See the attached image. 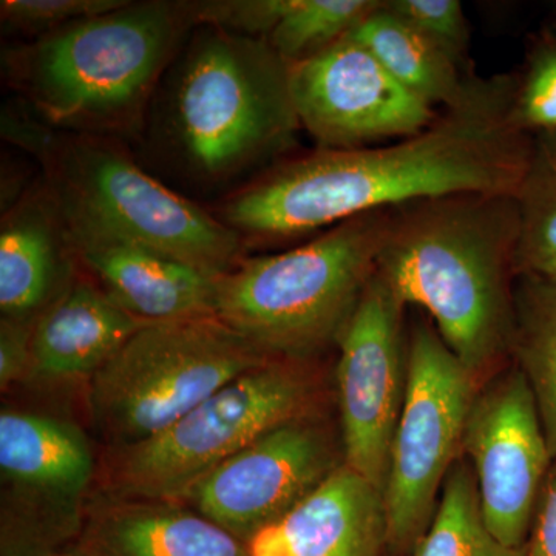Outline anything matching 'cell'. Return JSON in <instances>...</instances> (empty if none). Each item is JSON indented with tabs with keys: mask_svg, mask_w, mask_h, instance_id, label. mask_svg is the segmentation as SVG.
<instances>
[{
	"mask_svg": "<svg viewBox=\"0 0 556 556\" xmlns=\"http://www.w3.org/2000/svg\"><path fill=\"white\" fill-rule=\"evenodd\" d=\"M348 35L367 47L402 86L433 108L445 109L459 100L470 80L460 73L459 62L387 10L386 2Z\"/></svg>",
	"mask_w": 556,
	"mask_h": 556,
	"instance_id": "20",
	"label": "cell"
},
{
	"mask_svg": "<svg viewBox=\"0 0 556 556\" xmlns=\"http://www.w3.org/2000/svg\"><path fill=\"white\" fill-rule=\"evenodd\" d=\"M386 9L422 33L456 62L468 46V27L457 0H388Z\"/></svg>",
	"mask_w": 556,
	"mask_h": 556,
	"instance_id": "27",
	"label": "cell"
},
{
	"mask_svg": "<svg viewBox=\"0 0 556 556\" xmlns=\"http://www.w3.org/2000/svg\"><path fill=\"white\" fill-rule=\"evenodd\" d=\"M526 556H556V459L538 497Z\"/></svg>",
	"mask_w": 556,
	"mask_h": 556,
	"instance_id": "30",
	"label": "cell"
},
{
	"mask_svg": "<svg viewBox=\"0 0 556 556\" xmlns=\"http://www.w3.org/2000/svg\"><path fill=\"white\" fill-rule=\"evenodd\" d=\"M80 273L64 212L43 179L0 219V313L36 321Z\"/></svg>",
	"mask_w": 556,
	"mask_h": 556,
	"instance_id": "17",
	"label": "cell"
},
{
	"mask_svg": "<svg viewBox=\"0 0 556 556\" xmlns=\"http://www.w3.org/2000/svg\"><path fill=\"white\" fill-rule=\"evenodd\" d=\"M300 129L288 62L266 40L197 25L161 79L144 131L166 174L212 193L268 170Z\"/></svg>",
	"mask_w": 556,
	"mask_h": 556,
	"instance_id": "2",
	"label": "cell"
},
{
	"mask_svg": "<svg viewBox=\"0 0 556 556\" xmlns=\"http://www.w3.org/2000/svg\"><path fill=\"white\" fill-rule=\"evenodd\" d=\"M518 239L517 197L464 193L394 208L379 251V276L479 386L510 357Z\"/></svg>",
	"mask_w": 556,
	"mask_h": 556,
	"instance_id": "3",
	"label": "cell"
},
{
	"mask_svg": "<svg viewBox=\"0 0 556 556\" xmlns=\"http://www.w3.org/2000/svg\"><path fill=\"white\" fill-rule=\"evenodd\" d=\"M289 87L300 126L318 149H365L415 137L439 116L350 35L289 65Z\"/></svg>",
	"mask_w": 556,
	"mask_h": 556,
	"instance_id": "13",
	"label": "cell"
},
{
	"mask_svg": "<svg viewBox=\"0 0 556 556\" xmlns=\"http://www.w3.org/2000/svg\"><path fill=\"white\" fill-rule=\"evenodd\" d=\"M479 383L431 321L408 336L407 393L399 416L383 497L387 555L407 556L427 532Z\"/></svg>",
	"mask_w": 556,
	"mask_h": 556,
	"instance_id": "9",
	"label": "cell"
},
{
	"mask_svg": "<svg viewBox=\"0 0 556 556\" xmlns=\"http://www.w3.org/2000/svg\"><path fill=\"white\" fill-rule=\"evenodd\" d=\"M380 5L378 0H288L266 42L281 60L295 64L338 42Z\"/></svg>",
	"mask_w": 556,
	"mask_h": 556,
	"instance_id": "24",
	"label": "cell"
},
{
	"mask_svg": "<svg viewBox=\"0 0 556 556\" xmlns=\"http://www.w3.org/2000/svg\"><path fill=\"white\" fill-rule=\"evenodd\" d=\"M311 362L270 361L212 394L156 437L109 450L105 495L179 501L215 468L289 420L318 412Z\"/></svg>",
	"mask_w": 556,
	"mask_h": 556,
	"instance_id": "8",
	"label": "cell"
},
{
	"mask_svg": "<svg viewBox=\"0 0 556 556\" xmlns=\"http://www.w3.org/2000/svg\"><path fill=\"white\" fill-rule=\"evenodd\" d=\"M42 556H79V555L72 554V555H42Z\"/></svg>",
	"mask_w": 556,
	"mask_h": 556,
	"instance_id": "31",
	"label": "cell"
},
{
	"mask_svg": "<svg viewBox=\"0 0 556 556\" xmlns=\"http://www.w3.org/2000/svg\"><path fill=\"white\" fill-rule=\"evenodd\" d=\"M515 197L518 277L556 283V131L536 135L529 169Z\"/></svg>",
	"mask_w": 556,
	"mask_h": 556,
	"instance_id": "23",
	"label": "cell"
},
{
	"mask_svg": "<svg viewBox=\"0 0 556 556\" xmlns=\"http://www.w3.org/2000/svg\"><path fill=\"white\" fill-rule=\"evenodd\" d=\"M35 324L0 317V388L3 393L20 380L30 378Z\"/></svg>",
	"mask_w": 556,
	"mask_h": 556,
	"instance_id": "29",
	"label": "cell"
},
{
	"mask_svg": "<svg viewBox=\"0 0 556 556\" xmlns=\"http://www.w3.org/2000/svg\"><path fill=\"white\" fill-rule=\"evenodd\" d=\"M79 556H248L247 544L186 504L104 495L86 508Z\"/></svg>",
	"mask_w": 556,
	"mask_h": 556,
	"instance_id": "18",
	"label": "cell"
},
{
	"mask_svg": "<svg viewBox=\"0 0 556 556\" xmlns=\"http://www.w3.org/2000/svg\"><path fill=\"white\" fill-rule=\"evenodd\" d=\"M127 0H2L3 28L28 40L42 38L75 22L119 9Z\"/></svg>",
	"mask_w": 556,
	"mask_h": 556,
	"instance_id": "25",
	"label": "cell"
},
{
	"mask_svg": "<svg viewBox=\"0 0 556 556\" xmlns=\"http://www.w3.org/2000/svg\"><path fill=\"white\" fill-rule=\"evenodd\" d=\"M142 325L80 268L36 320L30 376L50 382L90 380Z\"/></svg>",
	"mask_w": 556,
	"mask_h": 556,
	"instance_id": "19",
	"label": "cell"
},
{
	"mask_svg": "<svg viewBox=\"0 0 556 556\" xmlns=\"http://www.w3.org/2000/svg\"><path fill=\"white\" fill-rule=\"evenodd\" d=\"M404 303L376 270L339 340L336 368L343 463L380 492L407 393Z\"/></svg>",
	"mask_w": 556,
	"mask_h": 556,
	"instance_id": "10",
	"label": "cell"
},
{
	"mask_svg": "<svg viewBox=\"0 0 556 556\" xmlns=\"http://www.w3.org/2000/svg\"><path fill=\"white\" fill-rule=\"evenodd\" d=\"M2 137L31 155L65 217L222 278L247 257L236 230L142 169L116 139L54 129L24 102L2 109Z\"/></svg>",
	"mask_w": 556,
	"mask_h": 556,
	"instance_id": "5",
	"label": "cell"
},
{
	"mask_svg": "<svg viewBox=\"0 0 556 556\" xmlns=\"http://www.w3.org/2000/svg\"><path fill=\"white\" fill-rule=\"evenodd\" d=\"M511 364L521 369L535 396L548 450L556 459V283L518 277Z\"/></svg>",
	"mask_w": 556,
	"mask_h": 556,
	"instance_id": "21",
	"label": "cell"
},
{
	"mask_svg": "<svg viewBox=\"0 0 556 556\" xmlns=\"http://www.w3.org/2000/svg\"><path fill=\"white\" fill-rule=\"evenodd\" d=\"M270 361L218 317L142 325L89 380L91 427L109 450L141 444Z\"/></svg>",
	"mask_w": 556,
	"mask_h": 556,
	"instance_id": "7",
	"label": "cell"
},
{
	"mask_svg": "<svg viewBox=\"0 0 556 556\" xmlns=\"http://www.w3.org/2000/svg\"><path fill=\"white\" fill-rule=\"evenodd\" d=\"M460 455L473 468L490 532L508 547H526L554 457L535 396L517 365L479 386Z\"/></svg>",
	"mask_w": 556,
	"mask_h": 556,
	"instance_id": "11",
	"label": "cell"
},
{
	"mask_svg": "<svg viewBox=\"0 0 556 556\" xmlns=\"http://www.w3.org/2000/svg\"><path fill=\"white\" fill-rule=\"evenodd\" d=\"M393 214L369 212L289 251L247 255L218 278L217 317L273 361L311 362L339 345Z\"/></svg>",
	"mask_w": 556,
	"mask_h": 556,
	"instance_id": "6",
	"label": "cell"
},
{
	"mask_svg": "<svg viewBox=\"0 0 556 556\" xmlns=\"http://www.w3.org/2000/svg\"><path fill=\"white\" fill-rule=\"evenodd\" d=\"M288 0H192L195 25L268 40L283 16Z\"/></svg>",
	"mask_w": 556,
	"mask_h": 556,
	"instance_id": "28",
	"label": "cell"
},
{
	"mask_svg": "<svg viewBox=\"0 0 556 556\" xmlns=\"http://www.w3.org/2000/svg\"><path fill=\"white\" fill-rule=\"evenodd\" d=\"M386 497L342 466L247 543L248 556H386Z\"/></svg>",
	"mask_w": 556,
	"mask_h": 556,
	"instance_id": "16",
	"label": "cell"
},
{
	"mask_svg": "<svg viewBox=\"0 0 556 556\" xmlns=\"http://www.w3.org/2000/svg\"><path fill=\"white\" fill-rule=\"evenodd\" d=\"M65 219L80 268L131 316L146 324L217 317L218 278L83 219Z\"/></svg>",
	"mask_w": 556,
	"mask_h": 556,
	"instance_id": "15",
	"label": "cell"
},
{
	"mask_svg": "<svg viewBox=\"0 0 556 556\" xmlns=\"http://www.w3.org/2000/svg\"><path fill=\"white\" fill-rule=\"evenodd\" d=\"M342 464V442L320 413H311L263 434L197 482L177 503L247 544Z\"/></svg>",
	"mask_w": 556,
	"mask_h": 556,
	"instance_id": "12",
	"label": "cell"
},
{
	"mask_svg": "<svg viewBox=\"0 0 556 556\" xmlns=\"http://www.w3.org/2000/svg\"><path fill=\"white\" fill-rule=\"evenodd\" d=\"M519 123L530 134L556 131V35L541 38L530 58L525 78L518 80Z\"/></svg>",
	"mask_w": 556,
	"mask_h": 556,
	"instance_id": "26",
	"label": "cell"
},
{
	"mask_svg": "<svg viewBox=\"0 0 556 556\" xmlns=\"http://www.w3.org/2000/svg\"><path fill=\"white\" fill-rule=\"evenodd\" d=\"M518 80L470 79L415 137L281 161L219 201L215 217L244 241L276 243L419 201L517 195L535 137L517 113Z\"/></svg>",
	"mask_w": 556,
	"mask_h": 556,
	"instance_id": "1",
	"label": "cell"
},
{
	"mask_svg": "<svg viewBox=\"0 0 556 556\" xmlns=\"http://www.w3.org/2000/svg\"><path fill=\"white\" fill-rule=\"evenodd\" d=\"M94 468L89 439L75 424L24 409L0 413L3 507L16 519L79 532Z\"/></svg>",
	"mask_w": 556,
	"mask_h": 556,
	"instance_id": "14",
	"label": "cell"
},
{
	"mask_svg": "<svg viewBox=\"0 0 556 556\" xmlns=\"http://www.w3.org/2000/svg\"><path fill=\"white\" fill-rule=\"evenodd\" d=\"M407 556H526V547H508L490 532L473 468L460 455L445 478L427 532Z\"/></svg>",
	"mask_w": 556,
	"mask_h": 556,
	"instance_id": "22",
	"label": "cell"
},
{
	"mask_svg": "<svg viewBox=\"0 0 556 556\" xmlns=\"http://www.w3.org/2000/svg\"><path fill=\"white\" fill-rule=\"evenodd\" d=\"M195 27L192 0H127L5 47L3 79L54 129L138 139L164 73Z\"/></svg>",
	"mask_w": 556,
	"mask_h": 556,
	"instance_id": "4",
	"label": "cell"
}]
</instances>
